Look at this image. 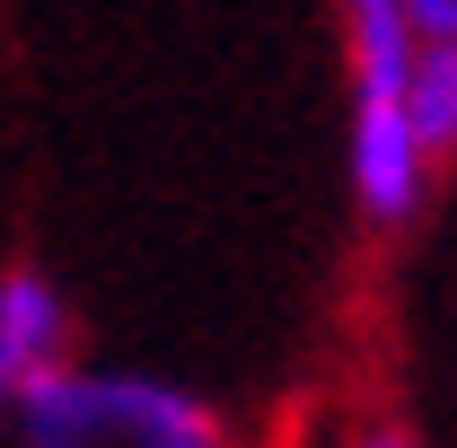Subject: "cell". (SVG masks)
<instances>
[{
	"label": "cell",
	"mask_w": 457,
	"mask_h": 448,
	"mask_svg": "<svg viewBox=\"0 0 457 448\" xmlns=\"http://www.w3.org/2000/svg\"><path fill=\"white\" fill-rule=\"evenodd\" d=\"M361 448H413V440H404L396 422H378V431H361Z\"/></svg>",
	"instance_id": "8992f818"
},
{
	"label": "cell",
	"mask_w": 457,
	"mask_h": 448,
	"mask_svg": "<svg viewBox=\"0 0 457 448\" xmlns=\"http://www.w3.org/2000/svg\"><path fill=\"white\" fill-rule=\"evenodd\" d=\"M9 422H18L27 448H106V369H62V361H45L18 387Z\"/></svg>",
	"instance_id": "3957f363"
},
{
	"label": "cell",
	"mask_w": 457,
	"mask_h": 448,
	"mask_svg": "<svg viewBox=\"0 0 457 448\" xmlns=\"http://www.w3.org/2000/svg\"><path fill=\"white\" fill-rule=\"evenodd\" d=\"M106 440L114 448H228L203 395L168 387V378H141V369L132 378L106 369Z\"/></svg>",
	"instance_id": "6da1fadb"
},
{
	"label": "cell",
	"mask_w": 457,
	"mask_h": 448,
	"mask_svg": "<svg viewBox=\"0 0 457 448\" xmlns=\"http://www.w3.org/2000/svg\"><path fill=\"white\" fill-rule=\"evenodd\" d=\"M413 45H457V0H404Z\"/></svg>",
	"instance_id": "5b68a950"
},
{
	"label": "cell",
	"mask_w": 457,
	"mask_h": 448,
	"mask_svg": "<svg viewBox=\"0 0 457 448\" xmlns=\"http://www.w3.org/2000/svg\"><path fill=\"white\" fill-rule=\"evenodd\" d=\"M404 114H413L422 159H449V150H457V45H413Z\"/></svg>",
	"instance_id": "277c9868"
},
{
	"label": "cell",
	"mask_w": 457,
	"mask_h": 448,
	"mask_svg": "<svg viewBox=\"0 0 457 448\" xmlns=\"http://www.w3.org/2000/svg\"><path fill=\"white\" fill-rule=\"evenodd\" d=\"M62 335H71L62 290L36 273V264H9V273H0V422H9L18 387H27L45 361H62Z\"/></svg>",
	"instance_id": "7a4b0ae2"
}]
</instances>
